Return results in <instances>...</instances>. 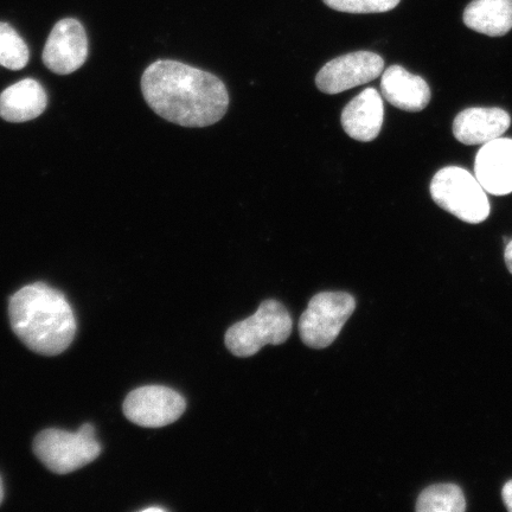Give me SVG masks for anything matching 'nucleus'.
<instances>
[{
	"instance_id": "nucleus-6",
	"label": "nucleus",
	"mask_w": 512,
	"mask_h": 512,
	"mask_svg": "<svg viewBox=\"0 0 512 512\" xmlns=\"http://www.w3.org/2000/svg\"><path fill=\"white\" fill-rule=\"evenodd\" d=\"M356 309L355 298L345 292H323L310 300L299 320V334L307 347L325 349Z\"/></svg>"
},
{
	"instance_id": "nucleus-19",
	"label": "nucleus",
	"mask_w": 512,
	"mask_h": 512,
	"mask_svg": "<svg viewBox=\"0 0 512 512\" xmlns=\"http://www.w3.org/2000/svg\"><path fill=\"white\" fill-rule=\"evenodd\" d=\"M502 495L505 507H507V509L512 512V480L504 485Z\"/></svg>"
},
{
	"instance_id": "nucleus-2",
	"label": "nucleus",
	"mask_w": 512,
	"mask_h": 512,
	"mask_svg": "<svg viewBox=\"0 0 512 512\" xmlns=\"http://www.w3.org/2000/svg\"><path fill=\"white\" fill-rule=\"evenodd\" d=\"M9 316L16 336L44 356L62 354L74 341L76 319L64 294L43 283L21 288L10 298Z\"/></svg>"
},
{
	"instance_id": "nucleus-10",
	"label": "nucleus",
	"mask_w": 512,
	"mask_h": 512,
	"mask_svg": "<svg viewBox=\"0 0 512 512\" xmlns=\"http://www.w3.org/2000/svg\"><path fill=\"white\" fill-rule=\"evenodd\" d=\"M475 175L486 192L505 196L512 192V139L484 144L476 156Z\"/></svg>"
},
{
	"instance_id": "nucleus-18",
	"label": "nucleus",
	"mask_w": 512,
	"mask_h": 512,
	"mask_svg": "<svg viewBox=\"0 0 512 512\" xmlns=\"http://www.w3.org/2000/svg\"><path fill=\"white\" fill-rule=\"evenodd\" d=\"M332 10L347 14H382L393 10L401 0H323Z\"/></svg>"
},
{
	"instance_id": "nucleus-16",
	"label": "nucleus",
	"mask_w": 512,
	"mask_h": 512,
	"mask_svg": "<svg viewBox=\"0 0 512 512\" xmlns=\"http://www.w3.org/2000/svg\"><path fill=\"white\" fill-rule=\"evenodd\" d=\"M415 509L419 512H463L466 499L456 484H435L421 492Z\"/></svg>"
},
{
	"instance_id": "nucleus-4",
	"label": "nucleus",
	"mask_w": 512,
	"mask_h": 512,
	"mask_svg": "<svg viewBox=\"0 0 512 512\" xmlns=\"http://www.w3.org/2000/svg\"><path fill=\"white\" fill-rule=\"evenodd\" d=\"M430 189L433 201L459 220L478 224L490 215V202L484 188L463 168L441 169L433 177Z\"/></svg>"
},
{
	"instance_id": "nucleus-21",
	"label": "nucleus",
	"mask_w": 512,
	"mask_h": 512,
	"mask_svg": "<svg viewBox=\"0 0 512 512\" xmlns=\"http://www.w3.org/2000/svg\"><path fill=\"white\" fill-rule=\"evenodd\" d=\"M4 498L3 480L0 478V504H2Z\"/></svg>"
},
{
	"instance_id": "nucleus-13",
	"label": "nucleus",
	"mask_w": 512,
	"mask_h": 512,
	"mask_svg": "<svg viewBox=\"0 0 512 512\" xmlns=\"http://www.w3.org/2000/svg\"><path fill=\"white\" fill-rule=\"evenodd\" d=\"M381 92L390 105L406 112H421L431 101L427 82L401 66L386 69L381 79Z\"/></svg>"
},
{
	"instance_id": "nucleus-9",
	"label": "nucleus",
	"mask_w": 512,
	"mask_h": 512,
	"mask_svg": "<svg viewBox=\"0 0 512 512\" xmlns=\"http://www.w3.org/2000/svg\"><path fill=\"white\" fill-rule=\"evenodd\" d=\"M88 38L85 28L74 18H64L51 30L43 50V63L51 72L68 75L85 64Z\"/></svg>"
},
{
	"instance_id": "nucleus-1",
	"label": "nucleus",
	"mask_w": 512,
	"mask_h": 512,
	"mask_svg": "<svg viewBox=\"0 0 512 512\" xmlns=\"http://www.w3.org/2000/svg\"><path fill=\"white\" fill-rule=\"evenodd\" d=\"M142 92L159 117L183 127L219 123L229 105L226 85L217 76L172 60L147 67Z\"/></svg>"
},
{
	"instance_id": "nucleus-8",
	"label": "nucleus",
	"mask_w": 512,
	"mask_h": 512,
	"mask_svg": "<svg viewBox=\"0 0 512 512\" xmlns=\"http://www.w3.org/2000/svg\"><path fill=\"white\" fill-rule=\"evenodd\" d=\"M383 67L380 55L356 51L326 63L316 76V85L322 93L339 94L379 78Z\"/></svg>"
},
{
	"instance_id": "nucleus-5",
	"label": "nucleus",
	"mask_w": 512,
	"mask_h": 512,
	"mask_svg": "<svg viewBox=\"0 0 512 512\" xmlns=\"http://www.w3.org/2000/svg\"><path fill=\"white\" fill-rule=\"evenodd\" d=\"M34 452L51 472L67 475L98 459L101 445L94 426L85 424L76 433L55 428L41 432L34 441Z\"/></svg>"
},
{
	"instance_id": "nucleus-22",
	"label": "nucleus",
	"mask_w": 512,
	"mask_h": 512,
	"mask_svg": "<svg viewBox=\"0 0 512 512\" xmlns=\"http://www.w3.org/2000/svg\"><path fill=\"white\" fill-rule=\"evenodd\" d=\"M144 511H163L162 508H147Z\"/></svg>"
},
{
	"instance_id": "nucleus-17",
	"label": "nucleus",
	"mask_w": 512,
	"mask_h": 512,
	"mask_svg": "<svg viewBox=\"0 0 512 512\" xmlns=\"http://www.w3.org/2000/svg\"><path fill=\"white\" fill-rule=\"evenodd\" d=\"M28 44L10 24L0 22V66L21 70L29 63Z\"/></svg>"
},
{
	"instance_id": "nucleus-3",
	"label": "nucleus",
	"mask_w": 512,
	"mask_h": 512,
	"mask_svg": "<svg viewBox=\"0 0 512 512\" xmlns=\"http://www.w3.org/2000/svg\"><path fill=\"white\" fill-rule=\"evenodd\" d=\"M292 328V317L286 307L277 300L268 299L253 316L229 328L224 341L233 355L251 357L265 345L285 343Z\"/></svg>"
},
{
	"instance_id": "nucleus-15",
	"label": "nucleus",
	"mask_w": 512,
	"mask_h": 512,
	"mask_svg": "<svg viewBox=\"0 0 512 512\" xmlns=\"http://www.w3.org/2000/svg\"><path fill=\"white\" fill-rule=\"evenodd\" d=\"M467 28L490 37H502L512 29V0H473L464 11Z\"/></svg>"
},
{
	"instance_id": "nucleus-20",
	"label": "nucleus",
	"mask_w": 512,
	"mask_h": 512,
	"mask_svg": "<svg viewBox=\"0 0 512 512\" xmlns=\"http://www.w3.org/2000/svg\"><path fill=\"white\" fill-rule=\"evenodd\" d=\"M504 259L508 270L512 274V240L508 243L507 248H505Z\"/></svg>"
},
{
	"instance_id": "nucleus-12",
	"label": "nucleus",
	"mask_w": 512,
	"mask_h": 512,
	"mask_svg": "<svg viewBox=\"0 0 512 512\" xmlns=\"http://www.w3.org/2000/svg\"><path fill=\"white\" fill-rule=\"evenodd\" d=\"M384 107L381 95L375 88H367L345 106L342 126L345 133L358 142H373L381 132Z\"/></svg>"
},
{
	"instance_id": "nucleus-14",
	"label": "nucleus",
	"mask_w": 512,
	"mask_h": 512,
	"mask_svg": "<svg viewBox=\"0 0 512 512\" xmlns=\"http://www.w3.org/2000/svg\"><path fill=\"white\" fill-rule=\"evenodd\" d=\"M46 89L34 79H24L0 94V117L9 123H25L46 111Z\"/></svg>"
},
{
	"instance_id": "nucleus-7",
	"label": "nucleus",
	"mask_w": 512,
	"mask_h": 512,
	"mask_svg": "<svg viewBox=\"0 0 512 512\" xmlns=\"http://www.w3.org/2000/svg\"><path fill=\"white\" fill-rule=\"evenodd\" d=\"M187 402L176 390L163 386L134 389L124 402L126 418L138 426L159 428L174 424L185 412Z\"/></svg>"
},
{
	"instance_id": "nucleus-11",
	"label": "nucleus",
	"mask_w": 512,
	"mask_h": 512,
	"mask_svg": "<svg viewBox=\"0 0 512 512\" xmlns=\"http://www.w3.org/2000/svg\"><path fill=\"white\" fill-rule=\"evenodd\" d=\"M510 125V115L502 108L473 107L454 119L453 134L462 144L484 145L501 138Z\"/></svg>"
}]
</instances>
